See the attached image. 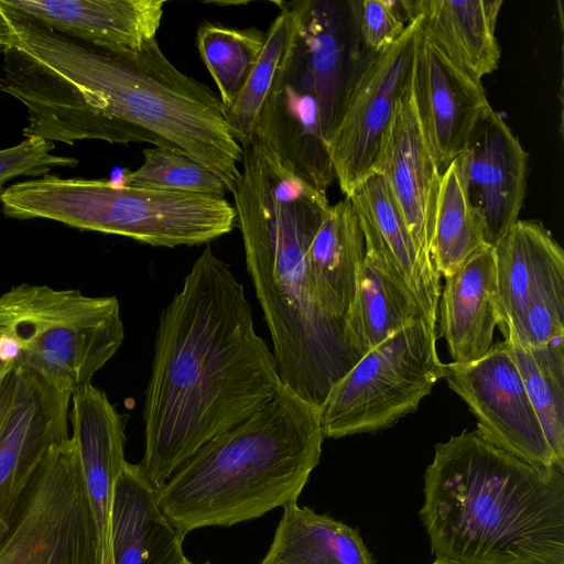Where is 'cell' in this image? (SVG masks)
<instances>
[{
  "label": "cell",
  "instance_id": "obj_1",
  "mask_svg": "<svg viewBox=\"0 0 564 564\" xmlns=\"http://www.w3.org/2000/svg\"><path fill=\"white\" fill-rule=\"evenodd\" d=\"M9 17L15 42L2 52L0 93L25 107V138L174 148L235 192L243 148L219 96L176 68L156 39L139 52L119 53L17 13Z\"/></svg>",
  "mask_w": 564,
  "mask_h": 564
},
{
  "label": "cell",
  "instance_id": "obj_2",
  "mask_svg": "<svg viewBox=\"0 0 564 564\" xmlns=\"http://www.w3.org/2000/svg\"><path fill=\"white\" fill-rule=\"evenodd\" d=\"M283 387L245 288L207 246L160 315L143 406L140 466L155 489L212 438Z\"/></svg>",
  "mask_w": 564,
  "mask_h": 564
},
{
  "label": "cell",
  "instance_id": "obj_3",
  "mask_svg": "<svg viewBox=\"0 0 564 564\" xmlns=\"http://www.w3.org/2000/svg\"><path fill=\"white\" fill-rule=\"evenodd\" d=\"M242 148L232 195L247 270L282 384L321 409L361 358L343 325L321 308L310 275L307 249L330 204L268 145L252 139Z\"/></svg>",
  "mask_w": 564,
  "mask_h": 564
},
{
  "label": "cell",
  "instance_id": "obj_4",
  "mask_svg": "<svg viewBox=\"0 0 564 564\" xmlns=\"http://www.w3.org/2000/svg\"><path fill=\"white\" fill-rule=\"evenodd\" d=\"M420 513L435 558L564 564V471L522 460L476 430L435 445Z\"/></svg>",
  "mask_w": 564,
  "mask_h": 564
},
{
  "label": "cell",
  "instance_id": "obj_5",
  "mask_svg": "<svg viewBox=\"0 0 564 564\" xmlns=\"http://www.w3.org/2000/svg\"><path fill=\"white\" fill-rule=\"evenodd\" d=\"M324 438L321 409L283 386L260 411L183 463L156 489L159 506L183 538L260 518L297 501Z\"/></svg>",
  "mask_w": 564,
  "mask_h": 564
},
{
  "label": "cell",
  "instance_id": "obj_6",
  "mask_svg": "<svg viewBox=\"0 0 564 564\" xmlns=\"http://www.w3.org/2000/svg\"><path fill=\"white\" fill-rule=\"evenodd\" d=\"M0 204L6 217L50 219L153 247L199 246L237 226L225 197L52 174L4 188Z\"/></svg>",
  "mask_w": 564,
  "mask_h": 564
},
{
  "label": "cell",
  "instance_id": "obj_7",
  "mask_svg": "<svg viewBox=\"0 0 564 564\" xmlns=\"http://www.w3.org/2000/svg\"><path fill=\"white\" fill-rule=\"evenodd\" d=\"M0 335L19 349L13 369L72 394L117 354L124 328L116 296L24 283L0 295Z\"/></svg>",
  "mask_w": 564,
  "mask_h": 564
},
{
  "label": "cell",
  "instance_id": "obj_8",
  "mask_svg": "<svg viewBox=\"0 0 564 564\" xmlns=\"http://www.w3.org/2000/svg\"><path fill=\"white\" fill-rule=\"evenodd\" d=\"M436 340V323L422 316L362 355L321 408L324 437L377 432L416 411L444 377Z\"/></svg>",
  "mask_w": 564,
  "mask_h": 564
},
{
  "label": "cell",
  "instance_id": "obj_9",
  "mask_svg": "<svg viewBox=\"0 0 564 564\" xmlns=\"http://www.w3.org/2000/svg\"><path fill=\"white\" fill-rule=\"evenodd\" d=\"M0 564H96V532L69 436L43 456L0 535Z\"/></svg>",
  "mask_w": 564,
  "mask_h": 564
},
{
  "label": "cell",
  "instance_id": "obj_10",
  "mask_svg": "<svg viewBox=\"0 0 564 564\" xmlns=\"http://www.w3.org/2000/svg\"><path fill=\"white\" fill-rule=\"evenodd\" d=\"M284 2L289 30L281 66L318 108L328 145L370 54L361 40L357 0Z\"/></svg>",
  "mask_w": 564,
  "mask_h": 564
},
{
  "label": "cell",
  "instance_id": "obj_11",
  "mask_svg": "<svg viewBox=\"0 0 564 564\" xmlns=\"http://www.w3.org/2000/svg\"><path fill=\"white\" fill-rule=\"evenodd\" d=\"M495 252L503 339L531 347L564 340V252L550 231L518 219Z\"/></svg>",
  "mask_w": 564,
  "mask_h": 564
},
{
  "label": "cell",
  "instance_id": "obj_12",
  "mask_svg": "<svg viewBox=\"0 0 564 564\" xmlns=\"http://www.w3.org/2000/svg\"><path fill=\"white\" fill-rule=\"evenodd\" d=\"M420 31L417 17L391 46L369 58L352 87L328 143L335 178L345 197L372 173L398 101L411 85Z\"/></svg>",
  "mask_w": 564,
  "mask_h": 564
},
{
  "label": "cell",
  "instance_id": "obj_13",
  "mask_svg": "<svg viewBox=\"0 0 564 564\" xmlns=\"http://www.w3.org/2000/svg\"><path fill=\"white\" fill-rule=\"evenodd\" d=\"M443 379L476 416L482 438L522 460L564 471L503 340L478 360L445 364Z\"/></svg>",
  "mask_w": 564,
  "mask_h": 564
},
{
  "label": "cell",
  "instance_id": "obj_14",
  "mask_svg": "<svg viewBox=\"0 0 564 564\" xmlns=\"http://www.w3.org/2000/svg\"><path fill=\"white\" fill-rule=\"evenodd\" d=\"M485 242L495 247L519 219L525 196L528 153L491 106L453 161Z\"/></svg>",
  "mask_w": 564,
  "mask_h": 564
},
{
  "label": "cell",
  "instance_id": "obj_15",
  "mask_svg": "<svg viewBox=\"0 0 564 564\" xmlns=\"http://www.w3.org/2000/svg\"><path fill=\"white\" fill-rule=\"evenodd\" d=\"M13 370V394L0 430V535L45 453L69 437L72 394L32 372Z\"/></svg>",
  "mask_w": 564,
  "mask_h": 564
},
{
  "label": "cell",
  "instance_id": "obj_16",
  "mask_svg": "<svg viewBox=\"0 0 564 564\" xmlns=\"http://www.w3.org/2000/svg\"><path fill=\"white\" fill-rule=\"evenodd\" d=\"M416 115L441 175L490 107L481 82L452 62L422 30L412 72Z\"/></svg>",
  "mask_w": 564,
  "mask_h": 564
},
{
  "label": "cell",
  "instance_id": "obj_17",
  "mask_svg": "<svg viewBox=\"0 0 564 564\" xmlns=\"http://www.w3.org/2000/svg\"><path fill=\"white\" fill-rule=\"evenodd\" d=\"M373 172L386 180L419 252L434 265L431 242L442 175L423 134L411 85L398 101Z\"/></svg>",
  "mask_w": 564,
  "mask_h": 564
},
{
  "label": "cell",
  "instance_id": "obj_18",
  "mask_svg": "<svg viewBox=\"0 0 564 564\" xmlns=\"http://www.w3.org/2000/svg\"><path fill=\"white\" fill-rule=\"evenodd\" d=\"M72 438L80 458L95 532L96 564H113L111 518L117 477L126 463L127 416L88 383L72 393Z\"/></svg>",
  "mask_w": 564,
  "mask_h": 564
},
{
  "label": "cell",
  "instance_id": "obj_19",
  "mask_svg": "<svg viewBox=\"0 0 564 564\" xmlns=\"http://www.w3.org/2000/svg\"><path fill=\"white\" fill-rule=\"evenodd\" d=\"M164 0H0L7 11L93 45L139 52L155 39Z\"/></svg>",
  "mask_w": 564,
  "mask_h": 564
},
{
  "label": "cell",
  "instance_id": "obj_20",
  "mask_svg": "<svg viewBox=\"0 0 564 564\" xmlns=\"http://www.w3.org/2000/svg\"><path fill=\"white\" fill-rule=\"evenodd\" d=\"M438 314L451 362L478 360L492 348L499 324L495 247H482L445 279Z\"/></svg>",
  "mask_w": 564,
  "mask_h": 564
},
{
  "label": "cell",
  "instance_id": "obj_21",
  "mask_svg": "<svg viewBox=\"0 0 564 564\" xmlns=\"http://www.w3.org/2000/svg\"><path fill=\"white\" fill-rule=\"evenodd\" d=\"M281 63V62H280ZM253 139L268 145L311 186L326 192L335 180L315 100L279 65Z\"/></svg>",
  "mask_w": 564,
  "mask_h": 564
},
{
  "label": "cell",
  "instance_id": "obj_22",
  "mask_svg": "<svg viewBox=\"0 0 564 564\" xmlns=\"http://www.w3.org/2000/svg\"><path fill=\"white\" fill-rule=\"evenodd\" d=\"M113 564H182L184 538L162 512L140 464L126 460L112 501Z\"/></svg>",
  "mask_w": 564,
  "mask_h": 564
},
{
  "label": "cell",
  "instance_id": "obj_23",
  "mask_svg": "<svg viewBox=\"0 0 564 564\" xmlns=\"http://www.w3.org/2000/svg\"><path fill=\"white\" fill-rule=\"evenodd\" d=\"M365 238L383 252L424 315L437 322L441 276L419 252L400 207L382 175L371 173L349 196Z\"/></svg>",
  "mask_w": 564,
  "mask_h": 564
},
{
  "label": "cell",
  "instance_id": "obj_24",
  "mask_svg": "<svg viewBox=\"0 0 564 564\" xmlns=\"http://www.w3.org/2000/svg\"><path fill=\"white\" fill-rule=\"evenodd\" d=\"M409 22L421 30L452 62L481 80L500 59L495 35L501 0H399Z\"/></svg>",
  "mask_w": 564,
  "mask_h": 564
},
{
  "label": "cell",
  "instance_id": "obj_25",
  "mask_svg": "<svg viewBox=\"0 0 564 564\" xmlns=\"http://www.w3.org/2000/svg\"><path fill=\"white\" fill-rule=\"evenodd\" d=\"M366 246L354 299L344 318L346 339L360 356L425 316L383 252L367 240Z\"/></svg>",
  "mask_w": 564,
  "mask_h": 564
},
{
  "label": "cell",
  "instance_id": "obj_26",
  "mask_svg": "<svg viewBox=\"0 0 564 564\" xmlns=\"http://www.w3.org/2000/svg\"><path fill=\"white\" fill-rule=\"evenodd\" d=\"M367 246L349 197L330 205L307 249L315 297L323 312L343 325L352 302Z\"/></svg>",
  "mask_w": 564,
  "mask_h": 564
},
{
  "label": "cell",
  "instance_id": "obj_27",
  "mask_svg": "<svg viewBox=\"0 0 564 564\" xmlns=\"http://www.w3.org/2000/svg\"><path fill=\"white\" fill-rule=\"evenodd\" d=\"M260 564H376L350 527L297 501L283 507L273 541Z\"/></svg>",
  "mask_w": 564,
  "mask_h": 564
},
{
  "label": "cell",
  "instance_id": "obj_28",
  "mask_svg": "<svg viewBox=\"0 0 564 564\" xmlns=\"http://www.w3.org/2000/svg\"><path fill=\"white\" fill-rule=\"evenodd\" d=\"M522 378L546 441L564 464V340L541 347L503 339Z\"/></svg>",
  "mask_w": 564,
  "mask_h": 564
},
{
  "label": "cell",
  "instance_id": "obj_29",
  "mask_svg": "<svg viewBox=\"0 0 564 564\" xmlns=\"http://www.w3.org/2000/svg\"><path fill=\"white\" fill-rule=\"evenodd\" d=\"M485 242L479 220L470 208L455 164L441 176L431 257L440 276L455 273Z\"/></svg>",
  "mask_w": 564,
  "mask_h": 564
},
{
  "label": "cell",
  "instance_id": "obj_30",
  "mask_svg": "<svg viewBox=\"0 0 564 564\" xmlns=\"http://www.w3.org/2000/svg\"><path fill=\"white\" fill-rule=\"evenodd\" d=\"M265 32L206 22L197 30V48L213 77L224 109L228 108L253 68Z\"/></svg>",
  "mask_w": 564,
  "mask_h": 564
},
{
  "label": "cell",
  "instance_id": "obj_31",
  "mask_svg": "<svg viewBox=\"0 0 564 564\" xmlns=\"http://www.w3.org/2000/svg\"><path fill=\"white\" fill-rule=\"evenodd\" d=\"M275 4L279 6L280 12L265 32L263 48L232 104L224 109L225 119L241 145L253 139L286 43L288 9L283 1H276Z\"/></svg>",
  "mask_w": 564,
  "mask_h": 564
},
{
  "label": "cell",
  "instance_id": "obj_32",
  "mask_svg": "<svg viewBox=\"0 0 564 564\" xmlns=\"http://www.w3.org/2000/svg\"><path fill=\"white\" fill-rule=\"evenodd\" d=\"M143 163L123 175L121 183L143 188L225 197L223 180L187 153L154 145L143 150Z\"/></svg>",
  "mask_w": 564,
  "mask_h": 564
},
{
  "label": "cell",
  "instance_id": "obj_33",
  "mask_svg": "<svg viewBox=\"0 0 564 564\" xmlns=\"http://www.w3.org/2000/svg\"><path fill=\"white\" fill-rule=\"evenodd\" d=\"M54 142L25 138L21 143L0 150V192L3 185L18 176H43L55 167H75L78 160L54 155Z\"/></svg>",
  "mask_w": 564,
  "mask_h": 564
},
{
  "label": "cell",
  "instance_id": "obj_34",
  "mask_svg": "<svg viewBox=\"0 0 564 564\" xmlns=\"http://www.w3.org/2000/svg\"><path fill=\"white\" fill-rule=\"evenodd\" d=\"M357 20L362 43L372 55L391 46L409 24L399 0H357Z\"/></svg>",
  "mask_w": 564,
  "mask_h": 564
},
{
  "label": "cell",
  "instance_id": "obj_35",
  "mask_svg": "<svg viewBox=\"0 0 564 564\" xmlns=\"http://www.w3.org/2000/svg\"><path fill=\"white\" fill-rule=\"evenodd\" d=\"M14 370H12L0 386V430L6 420L14 389Z\"/></svg>",
  "mask_w": 564,
  "mask_h": 564
},
{
  "label": "cell",
  "instance_id": "obj_36",
  "mask_svg": "<svg viewBox=\"0 0 564 564\" xmlns=\"http://www.w3.org/2000/svg\"><path fill=\"white\" fill-rule=\"evenodd\" d=\"M15 41V32L11 20L0 7V53L11 47Z\"/></svg>",
  "mask_w": 564,
  "mask_h": 564
},
{
  "label": "cell",
  "instance_id": "obj_37",
  "mask_svg": "<svg viewBox=\"0 0 564 564\" xmlns=\"http://www.w3.org/2000/svg\"><path fill=\"white\" fill-rule=\"evenodd\" d=\"M13 368L0 360V386Z\"/></svg>",
  "mask_w": 564,
  "mask_h": 564
},
{
  "label": "cell",
  "instance_id": "obj_38",
  "mask_svg": "<svg viewBox=\"0 0 564 564\" xmlns=\"http://www.w3.org/2000/svg\"><path fill=\"white\" fill-rule=\"evenodd\" d=\"M431 564H458V563L452 562L448 560H443V558H435V561Z\"/></svg>",
  "mask_w": 564,
  "mask_h": 564
},
{
  "label": "cell",
  "instance_id": "obj_39",
  "mask_svg": "<svg viewBox=\"0 0 564 564\" xmlns=\"http://www.w3.org/2000/svg\"><path fill=\"white\" fill-rule=\"evenodd\" d=\"M182 564H196V563H193V562H191V561H188V560L186 558ZM205 564H210V563H205Z\"/></svg>",
  "mask_w": 564,
  "mask_h": 564
}]
</instances>
